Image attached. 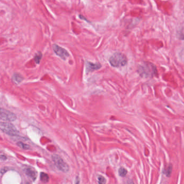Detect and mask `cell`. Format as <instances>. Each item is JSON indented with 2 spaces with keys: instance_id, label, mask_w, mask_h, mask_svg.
<instances>
[{
  "instance_id": "6da1fadb",
  "label": "cell",
  "mask_w": 184,
  "mask_h": 184,
  "mask_svg": "<svg viewBox=\"0 0 184 184\" xmlns=\"http://www.w3.org/2000/svg\"><path fill=\"white\" fill-rule=\"evenodd\" d=\"M137 72L141 77L152 78L158 76L157 68L149 62H144L138 66Z\"/></svg>"
},
{
  "instance_id": "7a4b0ae2",
  "label": "cell",
  "mask_w": 184,
  "mask_h": 184,
  "mask_svg": "<svg viewBox=\"0 0 184 184\" xmlns=\"http://www.w3.org/2000/svg\"><path fill=\"white\" fill-rule=\"evenodd\" d=\"M110 65L113 67L118 68L125 66L128 63V59L125 55L121 53H116L109 59Z\"/></svg>"
},
{
  "instance_id": "3957f363",
  "label": "cell",
  "mask_w": 184,
  "mask_h": 184,
  "mask_svg": "<svg viewBox=\"0 0 184 184\" xmlns=\"http://www.w3.org/2000/svg\"><path fill=\"white\" fill-rule=\"evenodd\" d=\"M0 130L10 136H17L20 134L15 126L8 122H0Z\"/></svg>"
},
{
  "instance_id": "277c9868",
  "label": "cell",
  "mask_w": 184,
  "mask_h": 184,
  "mask_svg": "<svg viewBox=\"0 0 184 184\" xmlns=\"http://www.w3.org/2000/svg\"><path fill=\"white\" fill-rule=\"evenodd\" d=\"M52 159L55 166L59 170L65 173L69 172L70 169L69 166L59 155L53 154L52 156Z\"/></svg>"
},
{
  "instance_id": "5b68a950",
  "label": "cell",
  "mask_w": 184,
  "mask_h": 184,
  "mask_svg": "<svg viewBox=\"0 0 184 184\" xmlns=\"http://www.w3.org/2000/svg\"><path fill=\"white\" fill-rule=\"evenodd\" d=\"M17 119L15 113L0 107V119L7 121H13Z\"/></svg>"
},
{
  "instance_id": "8992f818",
  "label": "cell",
  "mask_w": 184,
  "mask_h": 184,
  "mask_svg": "<svg viewBox=\"0 0 184 184\" xmlns=\"http://www.w3.org/2000/svg\"><path fill=\"white\" fill-rule=\"evenodd\" d=\"M53 50L58 56L60 57L64 61L66 60V59L70 56L69 53L67 52L66 50H65V49L63 48V47L59 46L57 44H55L53 45Z\"/></svg>"
},
{
  "instance_id": "52a82bcc",
  "label": "cell",
  "mask_w": 184,
  "mask_h": 184,
  "mask_svg": "<svg viewBox=\"0 0 184 184\" xmlns=\"http://www.w3.org/2000/svg\"><path fill=\"white\" fill-rule=\"evenodd\" d=\"M101 68V65L99 63H93L90 62H87L86 64V72L88 73L100 69Z\"/></svg>"
},
{
  "instance_id": "ba28073f",
  "label": "cell",
  "mask_w": 184,
  "mask_h": 184,
  "mask_svg": "<svg viewBox=\"0 0 184 184\" xmlns=\"http://www.w3.org/2000/svg\"><path fill=\"white\" fill-rule=\"evenodd\" d=\"M24 172L29 177H30L31 179H32L33 180H35L36 179L37 173L35 171V169L32 168V167H26V168L24 169Z\"/></svg>"
},
{
  "instance_id": "9c48e42d",
  "label": "cell",
  "mask_w": 184,
  "mask_h": 184,
  "mask_svg": "<svg viewBox=\"0 0 184 184\" xmlns=\"http://www.w3.org/2000/svg\"><path fill=\"white\" fill-rule=\"evenodd\" d=\"M12 80L14 83L18 84L22 82V80H23V77L19 74H14L12 76Z\"/></svg>"
},
{
  "instance_id": "30bf717a",
  "label": "cell",
  "mask_w": 184,
  "mask_h": 184,
  "mask_svg": "<svg viewBox=\"0 0 184 184\" xmlns=\"http://www.w3.org/2000/svg\"><path fill=\"white\" fill-rule=\"evenodd\" d=\"M40 180L42 181L43 183H44L45 184L48 183L49 181V177L48 174L44 172L40 173Z\"/></svg>"
},
{
  "instance_id": "8fae6325",
  "label": "cell",
  "mask_w": 184,
  "mask_h": 184,
  "mask_svg": "<svg viewBox=\"0 0 184 184\" xmlns=\"http://www.w3.org/2000/svg\"><path fill=\"white\" fill-rule=\"evenodd\" d=\"M172 165H169V166L167 167L166 169H164L163 170V173L166 175L167 177H170V175L172 173Z\"/></svg>"
},
{
  "instance_id": "7c38bea8",
  "label": "cell",
  "mask_w": 184,
  "mask_h": 184,
  "mask_svg": "<svg viewBox=\"0 0 184 184\" xmlns=\"http://www.w3.org/2000/svg\"><path fill=\"white\" fill-rule=\"evenodd\" d=\"M17 145L18 147H20V148L23 150H29L30 148V146L29 145H28L27 144H24L23 142H17Z\"/></svg>"
},
{
  "instance_id": "4fadbf2b",
  "label": "cell",
  "mask_w": 184,
  "mask_h": 184,
  "mask_svg": "<svg viewBox=\"0 0 184 184\" xmlns=\"http://www.w3.org/2000/svg\"><path fill=\"white\" fill-rule=\"evenodd\" d=\"M42 58V53L40 52H38L35 56V61L37 64H39Z\"/></svg>"
},
{
  "instance_id": "5bb4252c",
  "label": "cell",
  "mask_w": 184,
  "mask_h": 184,
  "mask_svg": "<svg viewBox=\"0 0 184 184\" xmlns=\"http://www.w3.org/2000/svg\"><path fill=\"white\" fill-rule=\"evenodd\" d=\"M127 170L123 167H121L119 170V174L121 177H125L127 174Z\"/></svg>"
},
{
  "instance_id": "9a60e30c",
  "label": "cell",
  "mask_w": 184,
  "mask_h": 184,
  "mask_svg": "<svg viewBox=\"0 0 184 184\" xmlns=\"http://www.w3.org/2000/svg\"><path fill=\"white\" fill-rule=\"evenodd\" d=\"M98 183L99 184H106V179L102 175H100L98 177Z\"/></svg>"
},
{
  "instance_id": "2e32d148",
  "label": "cell",
  "mask_w": 184,
  "mask_h": 184,
  "mask_svg": "<svg viewBox=\"0 0 184 184\" xmlns=\"http://www.w3.org/2000/svg\"><path fill=\"white\" fill-rule=\"evenodd\" d=\"M177 36L179 39L181 40H184V34L181 32V31H179L177 33Z\"/></svg>"
},
{
  "instance_id": "e0dca14e",
  "label": "cell",
  "mask_w": 184,
  "mask_h": 184,
  "mask_svg": "<svg viewBox=\"0 0 184 184\" xmlns=\"http://www.w3.org/2000/svg\"><path fill=\"white\" fill-rule=\"evenodd\" d=\"M8 170V168H7V167H4V168H3L1 170V172L2 173V174H3V173H5L6 172H7V171Z\"/></svg>"
},
{
  "instance_id": "ac0fdd59",
  "label": "cell",
  "mask_w": 184,
  "mask_h": 184,
  "mask_svg": "<svg viewBox=\"0 0 184 184\" xmlns=\"http://www.w3.org/2000/svg\"><path fill=\"white\" fill-rule=\"evenodd\" d=\"M7 159V158L6 157V156H4V155H0V159H1V160H5Z\"/></svg>"
},
{
  "instance_id": "d6986e66",
  "label": "cell",
  "mask_w": 184,
  "mask_h": 184,
  "mask_svg": "<svg viewBox=\"0 0 184 184\" xmlns=\"http://www.w3.org/2000/svg\"><path fill=\"white\" fill-rule=\"evenodd\" d=\"M80 183V178L79 177H76L75 179V184H79Z\"/></svg>"
},
{
  "instance_id": "ffe728a7",
  "label": "cell",
  "mask_w": 184,
  "mask_h": 184,
  "mask_svg": "<svg viewBox=\"0 0 184 184\" xmlns=\"http://www.w3.org/2000/svg\"><path fill=\"white\" fill-rule=\"evenodd\" d=\"M128 184H134V183L132 180H129L128 181Z\"/></svg>"
}]
</instances>
